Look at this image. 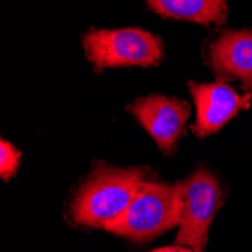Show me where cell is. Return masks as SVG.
Segmentation results:
<instances>
[{
    "label": "cell",
    "instance_id": "cell-1",
    "mask_svg": "<svg viewBox=\"0 0 252 252\" xmlns=\"http://www.w3.org/2000/svg\"><path fill=\"white\" fill-rule=\"evenodd\" d=\"M145 181V172L141 168L121 169L98 165L74 195L73 220L106 230L124 215Z\"/></svg>",
    "mask_w": 252,
    "mask_h": 252
},
{
    "label": "cell",
    "instance_id": "cell-2",
    "mask_svg": "<svg viewBox=\"0 0 252 252\" xmlns=\"http://www.w3.org/2000/svg\"><path fill=\"white\" fill-rule=\"evenodd\" d=\"M181 189L177 185L145 181L128 209L106 230L131 242H148L178 225Z\"/></svg>",
    "mask_w": 252,
    "mask_h": 252
},
{
    "label": "cell",
    "instance_id": "cell-3",
    "mask_svg": "<svg viewBox=\"0 0 252 252\" xmlns=\"http://www.w3.org/2000/svg\"><path fill=\"white\" fill-rule=\"evenodd\" d=\"M88 61L97 70L115 66H153L163 58V42L139 28L91 29L83 35Z\"/></svg>",
    "mask_w": 252,
    "mask_h": 252
},
{
    "label": "cell",
    "instance_id": "cell-4",
    "mask_svg": "<svg viewBox=\"0 0 252 252\" xmlns=\"http://www.w3.org/2000/svg\"><path fill=\"white\" fill-rule=\"evenodd\" d=\"M181 215L177 243L193 252H205L209 228L223 202L219 181L205 169H198L180 181Z\"/></svg>",
    "mask_w": 252,
    "mask_h": 252
},
{
    "label": "cell",
    "instance_id": "cell-5",
    "mask_svg": "<svg viewBox=\"0 0 252 252\" xmlns=\"http://www.w3.org/2000/svg\"><path fill=\"white\" fill-rule=\"evenodd\" d=\"M128 112L151 134L158 148L165 154H171L185 131L189 118V104L183 100L148 95L128 104Z\"/></svg>",
    "mask_w": 252,
    "mask_h": 252
},
{
    "label": "cell",
    "instance_id": "cell-6",
    "mask_svg": "<svg viewBox=\"0 0 252 252\" xmlns=\"http://www.w3.org/2000/svg\"><path fill=\"white\" fill-rule=\"evenodd\" d=\"M190 94L196 106V121L193 131L205 137L219 131L252 101V94H239L228 83L219 80L215 83H189Z\"/></svg>",
    "mask_w": 252,
    "mask_h": 252
},
{
    "label": "cell",
    "instance_id": "cell-7",
    "mask_svg": "<svg viewBox=\"0 0 252 252\" xmlns=\"http://www.w3.org/2000/svg\"><path fill=\"white\" fill-rule=\"evenodd\" d=\"M212 70L223 79L239 80L252 89V31L233 29L218 35L205 52Z\"/></svg>",
    "mask_w": 252,
    "mask_h": 252
},
{
    "label": "cell",
    "instance_id": "cell-8",
    "mask_svg": "<svg viewBox=\"0 0 252 252\" xmlns=\"http://www.w3.org/2000/svg\"><path fill=\"white\" fill-rule=\"evenodd\" d=\"M147 3L165 18L199 25H222L228 15V0H147Z\"/></svg>",
    "mask_w": 252,
    "mask_h": 252
},
{
    "label": "cell",
    "instance_id": "cell-9",
    "mask_svg": "<svg viewBox=\"0 0 252 252\" xmlns=\"http://www.w3.org/2000/svg\"><path fill=\"white\" fill-rule=\"evenodd\" d=\"M21 153L6 141L0 142V175L3 180H9L20 165Z\"/></svg>",
    "mask_w": 252,
    "mask_h": 252
},
{
    "label": "cell",
    "instance_id": "cell-10",
    "mask_svg": "<svg viewBox=\"0 0 252 252\" xmlns=\"http://www.w3.org/2000/svg\"><path fill=\"white\" fill-rule=\"evenodd\" d=\"M151 252H193L190 248H186L183 245H172V246H165V248H158V249H154Z\"/></svg>",
    "mask_w": 252,
    "mask_h": 252
}]
</instances>
